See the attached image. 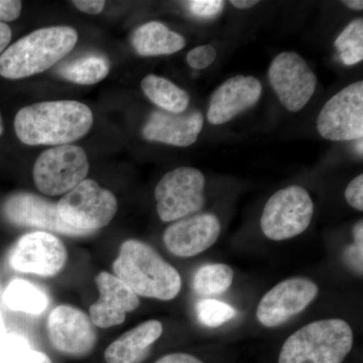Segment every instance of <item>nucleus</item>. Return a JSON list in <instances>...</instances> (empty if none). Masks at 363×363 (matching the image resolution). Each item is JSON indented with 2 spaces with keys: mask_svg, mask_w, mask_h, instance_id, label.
Segmentation results:
<instances>
[{
  "mask_svg": "<svg viewBox=\"0 0 363 363\" xmlns=\"http://www.w3.org/2000/svg\"><path fill=\"white\" fill-rule=\"evenodd\" d=\"M92 124L89 107L73 100L30 105L14 118L16 136L28 145H70L87 135Z\"/></svg>",
  "mask_w": 363,
  "mask_h": 363,
  "instance_id": "nucleus-1",
  "label": "nucleus"
},
{
  "mask_svg": "<svg viewBox=\"0 0 363 363\" xmlns=\"http://www.w3.org/2000/svg\"><path fill=\"white\" fill-rule=\"evenodd\" d=\"M112 267L117 278L136 296L171 301L181 292L179 272L143 241L123 242Z\"/></svg>",
  "mask_w": 363,
  "mask_h": 363,
  "instance_id": "nucleus-2",
  "label": "nucleus"
},
{
  "mask_svg": "<svg viewBox=\"0 0 363 363\" xmlns=\"http://www.w3.org/2000/svg\"><path fill=\"white\" fill-rule=\"evenodd\" d=\"M77 40V30L70 26H50L35 30L0 55V76L16 80L47 71L66 57Z\"/></svg>",
  "mask_w": 363,
  "mask_h": 363,
  "instance_id": "nucleus-3",
  "label": "nucleus"
},
{
  "mask_svg": "<svg viewBox=\"0 0 363 363\" xmlns=\"http://www.w3.org/2000/svg\"><path fill=\"white\" fill-rule=\"evenodd\" d=\"M353 346V331L338 318L301 327L284 343L279 363H343Z\"/></svg>",
  "mask_w": 363,
  "mask_h": 363,
  "instance_id": "nucleus-4",
  "label": "nucleus"
},
{
  "mask_svg": "<svg viewBox=\"0 0 363 363\" xmlns=\"http://www.w3.org/2000/svg\"><path fill=\"white\" fill-rule=\"evenodd\" d=\"M314 214V203L308 191L290 186L269 198L262 211L260 227L269 240L283 241L307 230Z\"/></svg>",
  "mask_w": 363,
  "mask_h": 363,
  "instance_id": "nucleus-5",
  "label": "nucleus"
},
{
  "mask_svg": "<svg viewBox=\"0 0 363 363\" xmlns=\"http://www.w3.org/2000/svg\"><path fill=\"white\" fill-rule=\"evenodd\" d=\"M117 206L116 196L94 180L81 182L57 204L67 225L91 233L111 223Z\"/></svg>",
  "mask_w": 363,
  "mask_h": 363,
  "instance_id": "nucleus-6",
  "label": "nucleus"
},
{
  "mask_svg": "<svg viewBox=\"0 0 363 363\" xmlns=\"http://www.w3.org/2000/svg\"><path fill=\"white\" fill-rule=\"evenodd\" d=\"M89 162L82 147L77 145H58L45 150L33 166V181L43 194H67L86 180Z\"/></svg>",
  "mask_w": 363,
  "mask_h": 363,
  "instance_id": "nucleus-7",
  "label": "nucleus"
},
{
  "mask_svg": "<svg viewBox=\"0 0 363 363\" xmlns=\"http://www.w3.org/2000/svg\"><path fill=\"white\" fill-rule=\"evenodd\" d=\"M205 177L191 167L169 172L155 190L157 212L164 222L180 220L198 213L205 205Z\"/></svg>",
  "mask_w": 363,
  "mask_h": 363,
  "instance_id": "nucleus-8",
  "label": "nucleus"
},
{
  "mask_svg": "<svg viewBox=\"0 0 363 363\" xmlns=\"http://www.w3.org/2000/svg\"><path fill=\"white\" fill-rule=\"evenodd\" d=\"M318 133L332 142H351L363 136V82L352 83L325 104L317 117Z\"/></svg>",
  "mask_w": 363,
  "mask_h": 363,
  "instance_id": "nucleus-9",
  "label": "nucleus"
},
{
  "mask_svg": "<svg viewBox=\"0 0 363 363\" xmlns=\"http://www.w3.org/2000/svg\"><path fill=\"white\" fill-rule=\"evenodd\" d=\"M269 81L281 104L290 112L302 111L318 84L317 76L307 62L294 52H281L272 60Z\"/></svg>",
  "mask_w": 363,
  "mask_h": 363,
  "instance_id": "nucleus-10",
  "label": "nucleus"
},
{
  "mask_svg": "<svg viewBox=\"0 0 363 363\" xmlns=\"http://www.w3.org/2000/svg\"><path fill=\"white\" fill-rule=\"evenodd\" d=\"M68 253L57 236L44 231L26 234L16 243L9 264L16 271L54 277L65 267Z\"/></svg>",
  "mask_w": 363,
  "mask_h": 363,
  "instance_id": "nucleus-11",
  "label": "nucleus"
},
{
  "mask_svg": "<svg viewBox=\"0 0 363 363\" xmlns=\"http://www.w3.org/2000/svg\"><path fill=\"white\" fill-rule=\"evenodd\" d=\"M319 294V288L307 278L286 279L274 286L262 298L257 318L267 328L281 326L304 311Z\"/></svg>",
  "mask_w": 363,
  "mask_h": 363,
  "instance_id": "nucleus-12",
  "label": "nucleus"
},
{
  "mask_svg": "<svg viewBox=\"0 0 363 363\" xmlns=\"http://www.w3.org/2000/svg\"><path fill=\"white\" fill-rule=\"evenodd\" d=\"M52 346L67 357H87L97 342L95 326L84 312L68 305L55 308L48 319Z\"/></svg>",
  "mask_w": 363,
  "mask_h": 363,
  "instance_id": "nucleus-13",
  "label": "nucleus"
},
{
  "mask_svg": "<svg viewBox=\"0 0 363 363\" xmlns=\"http://www.w3.org/2000/svg\"><path fill=\"white\" fill-rule=\"evenodd\" d=\"M221 233V224L216 215H191L174 222L164 230L167 250L178 257H193L206 252L216 243Z\"/></svg>",
  "mask_w": 363,
  "mask_h": 363,
  "instance_id": "nucleus-14",
  "label": "nucleus"
},
{
  "mask_svg": "<svg viewBox=\"0 0 363 363\" xmlns=\"http://www.w3.org/2000/svg\"><path fill=\"white\" fill-rule=\"evenodd\" d=\"M4 213L7 220L18 226L37 227L73 238L92 234L67 225L60 217L57 204L32 193H16L7 198Z\"/></svg>",
  "mask_w": 363,
  "mask_h": 363,
  "instance_id": "nucleus-15",
  "label": "nucleus"
},
{
  "mask_svg": "<svg viewBox=\"0 0 363 363\" xmlns=\"http://www.w3.org/2000/svg\"><path fill=\"white\" fill-rule=\"evenodd\" d=\"M100 297L90 306V320L98 328L106 329L123 324L126 314L140 306L138 296L121 279L107 272L95 279Z\"/></svg>",
  "mask_w": 363,
  "mask_h": 363,
  "instance_id": "nucleus-16",
  "label": "nucleus"
},
{
  "mask_svg": "<svg viewBox=\"0 0 363 363\" xmlns=\"http://www.w3.org/2000/svg\"><path fill=\"white\" fill-rule=\"evenodd\" d=\"M262 94L259 80L253 76L238 75L219 86L210 99L207 119L213 125L233 121L255 106Z\"/></svg>",
  "mask_w": 363,
  "mask_h": 363,
  "instance_id": "nucleus-17",
  "label": "nucleus"
},
{
  "mask_svg": "<svg viewBox=\"0 0 363 363\" xmlns=\"http://www.w3.org/2000/svg\"><path fill=\"white\" fill-rule=\"evenodd\" d=\"M203 125L204 116L200 111L171 113L156 111L150 114L142 133L143 138L149 142L186 147L196 143Z\"/></svg>",
  "mask_w": 363,
  "mask_h": 363,
  "instance_id": "nucleus-18",
  "label": "nucleus"
},
{
  "mask_svg": "<svg viewBox=\"0 0 363 363\" xmlns=\"http://www.w3.org/2000/svg\"><path fill=\"white\" fill-rule=\"evenodd\" d=\"M162 324L149 320L119 336L106 348V363H143L150 357L152 346L162 334Z\"/></svg>",
  "mask_w": 363,
  "mask_h": 363,
  "instance_id": "nucleus-19",
  "label": "nucleus"
},
{
  "mask_svg": "<svg viewBox=\"0 0 363 363\" xmlns=\"http://www.w3.org/2000/svg\"><path fill=\"white\" fill-rule=\"evenodd\" d=\"M131 45L140 56H166L183 50L186 40L183 35L169 30L164 23L150 21L133 32Z\"/></svg>",
  "mask_w": 363,
  "mask_h": 363,
  "instance_id": "nucleus-20",
  "label": "nucleus"
},
{
  "mask_svg": "<svg viewBox=\"0 0 363 363\" xmlns=\"http://www.w3.org/2000/svg\"><path fill=\"white\" fill-rule=\"evenodd\" d=\"M142 89L145 96L162 111L171 113H182L187 111L190 96L173 82L157 75H149L143 79Z\"/></svg>",
  "mask_w": 363,
  "mask_h": 363,
  "instance_id": "nucleus-21",
  "label": "nucleus"
},
{
  "mask_svg": "<svg viewBox=\"0 0 363 363\" xmlns=\"http://www.w3.org/2000/svg\"><path fill=\"white\" fill-rule=\"evenodd\" d=\"M2 300L9 309L32 315L42 314L49 306V298L42 290L21 279L11 281Z\"/></svg>",
  "mask_w": 363,
  "mask_h": 363,
  "instance_id": "nucleus-22",
  "label": "nucleus"
},
{
  "mask_svg": "<svg viewBox=\"0 0 363 363\" xmlns=\"http://www.w3.org/2000/svg\"><path fill=\"white\" fill-rule=\"evenodd\" d=\"M109 69L108 60L98 55H90L62 67L59 74L76 84L93 85L104 80L108 75Z\"/></svg>",
  "mask_w": 363,
  "mask_h": 363,
  "instance_id": "nucleus-23",
  "label": "nucleus"
},
{
  "mask_svg": "<svg viewBox=\"0 0 363 363\" xmlns=\"http://www.w3.org/2000/svg\"><path fill=\"white\" fill-rule=\"evenodd\" d=\"M234 272L225 264H209L195 272L193 288L201 296L220 295L233 285Z\"/></svg>",
  "mask_w": 363,
  "mask_h": 363,
  "instance_id": "nucleus-24",
  "label": "nucleus"
},
{
  "mask_svg": "<svg viewBox=\"0 0 363 363\" xmlns=\"http://www.w3.org/2000/svg\"><path fill=\"white\" fill-rule=\"evenodd\" d=\"M339 58L345 66H353L363 60V21H351L334 43Z\"/></svg>",
  "mask_w": 363,
  "mask_h": 363,
  "instance_id": "nucleus-25",
  "label": "nucleus"
},
{
  "mask_svg": "<svg viewBox=\"0 0 363 363\" xmlns=\"http://www.w3.org/2000/svg\"><path fill=\"white\" fill-rule=\"evenodd\" d=\"M238 312L233 306L215 300L204 298L196 304V315L198 321L209 328H216L230 321Z\"/></svg>",
  "mask_w": 363,
  "mask_h": 363,
  "instance_id": "nucleus-26",
  "label": "nucleus"
},
{
  "mask_svg": "<svg viewBox=\"0 0 363 363\" xmlns=\"http://www.w3.org/2000/svg\"><path fill=\"white\" fill-rule=\"evenodd\" d=\"M353 245H348L344 252V259L352 271L362 276L363 259V222L357 221L353 226Z\"/></svg>",
  "mask_w": 363,
  "mask_h": 363,
  "instance_id": "nucleus-27",
  "label": "nucleus"
},
{
  "mask_svg": "<svg viewBox=\"0 0 363 363\" xmlns=\"http://www.w3.org/2000/svg\"><path fill=\"white\" fill-rule=\"evenodd\" d=\"M28 350H32V347L25 336L7 333L0 339V363Z\"/></svg>",
  "mask_w": 363,
  "mask_h": 363,
  "instance_id": "nucleus-28",
  "label": "nucleus"
},
{
  "mask_svg": "<svg viewBox=\"0 0 363 363\" xmlns=\"http://www.w3.org/2000/svg\"><path fill=\"white\" fill-rule=\"evenodd\" d=\"M187 6L193 16L204 20H212L222 13L225 2L221 0H192L188 2Z\"/></svg>",
  "mask_w": 363,
  "mask_h": 363,
  "instance_id": "nucleus-29",
  "label": "nucleus"
},
{
  "mask_svg": "<svg viewBox=\"0 0 363 363\" xmlns=\"http://www.w3.org/2000/svg\"><path fill=\"white\" fill-rule=\"evenodd\" d=\"M216 50L211 45H203L191 50L187 55V63L191 68L203 70L214 63Z\"/></svg>",
  "mask_w": 363,
  "mask_h": 363,
  "instance_id": "nucleus-30",
  "label": "nucleus"
},
{
  "mask_svg": "<svg viewBox=\"0 0 363 363\" xmlns=\"http://www.w3.org/2000/svg\"><path fill=\"white\" fill-rule=\"evenodd\" d=\"M346 201L351 207L362 212L363 210V175L360 174L355 177L352 181L348 184L346 187L345 193Z\"/></svg>",
  "mask_w": 363,
  "mask_h": 363,
  "instance_id": "nucleus-31",
  "label": "nucleus"
},
{
  "mask_svg": "<svg viewBox=\"0 0 363 363\" xmlns=\"http://www.w3.org/2000/svg\"><path fill=\"white\" fill-rule=\"evenodd\" d=\"M23 4L18 0H0V23L13 21L20 18Z\"/></svg>",
  "mask_w": 363,
  "mask_h": 363,
  "instance_id": "nucleus-32",
  "label": "nucleus"
},
{
  "mask_svg": "<svg viewBox=\"0 0 363 363\" xmlns=\"http://www.w3.org/2000/svg\"><path fill=\"white\" fill-rule=\"evenodd\" d=\"M1 363H52L51 358L38 350H26Z\"/></svg>",
  "mask_w": 363,
  "mask_h": 363,
  "instance_id": "nucleus-33",
  "label": "nucleus"
},
{
  "mask_svg": "<svg viewBox=\"0 0 363 363\" xmlns=\"http://www.w3.org/2000/svg\"><path fill=\"white\" fill-rule=\"evenodd\" d=\"M106 2L104 0H76L73 1L74 6L77 7L79 11L85 13L98 14L104 11Z\"/></svg>",
  "mask_w": 363,
  "mask_h": 363,
  "instance_id": "nucleus-34",
  "label": "nucleus"
},
{
  "mask_svg": "<svg viewBox=\"0 0 363 363\" xmlns=\"http://www.w3.org/2000/svg\"><path fill=\"white\" fill-rule=\"evenodd\" d=\"M155 363H204L199 358L188 353H171L164 355Z\"/></svg>",
  "mask_w": 363,
  "mask_h": 363,
  "instance_id": "nucleus-35",
  "label": "nucleus"
},
{
  "mask_svg": "<svg viewBox=\"0 0 363 363\" xmlns=\"http://www.w3.org/2000/svg\"><path fill=\"white\" fill-rule=\"evenodd\" d=\"M11 30L6 23H0V55L4 52L11 43Z\"/></svg>",
  "mask_w": 363,
  "mask_h": 363,
  "instance_id": "nucleus-36",
  "label": "nucleus"
},
{
  "mask_svg": "<svg viewBox=\"0 0 363 363\" xmlns=\"http://www.w3.org/2000/svg\"><path fill=\"white\" fill-rule=\"evenodd\" d=\"M230 4L238 9H248L257 6L259 1L257 0H231Z\"/></svg>",
  "mask_w": 363,
  "mask_h": 363,
  "instance_id": "nucleus-37",
  "label": "nucleus"
},
{
  "mask_svg": "<svg viewBox=\"0 0 363 363\" xmlns=\"http://www.w3.org/2000/svg\"><path fill=\"white\" fill-rule=\"evenodd\" d=\"M342 4L344 6L350 7L353 11H362L363 2L362 0H345Z\"/></svg>",
  "mask_w": 363,
  "mask_h": 363,
  "instance_id": "nucleus-38",
  "label": "nucleus"
},
{
  "mask_svg": "<svg viewBox=\"0 0 363 363\" xmlns=\"http://www.w3.org/2000/svg\"><path fill=\"white\" fill-rule=\"evenodd\" d=\"M7 331L6 325H4V317H2L1 313H0V339L6 335Z\"/></svg>",
  "mask_w": 363,
  "mask_h": 363,
  "instance_id": "nucleus-39",
  "label": "nucleus"
},
{
  "mask_svg": "<svg viewBox=\"0 0 363 363\" xmlns=\"http://www.w3.org/2000/svg\"><path fill=\"white\" fill-rule=\"evenodd\" d=\"M355 147H357L358 154L362 155V138L357 140V143H355Z\"/></svg>",
  "mask_w": 363,
  "mask_h": 363,
  "instance_id": "nucleus-40",
  "label": "nucleus"
},
{
  "mask_svg": "<svg viewBox=\"0 0 363 363\" xmlns=\"http://www.w3.org/2000/svg\"><path fill=\"white\" fill-rule=\"evenodd\" d=\"M4 133V123H2V117L1 114H0V136Z\"/></svg>",
  "mask_w": 363,
  "mask_h": 363,
  "instance_id": "nucleus-41",
  "label": "nucleus"
}]
</instances>
